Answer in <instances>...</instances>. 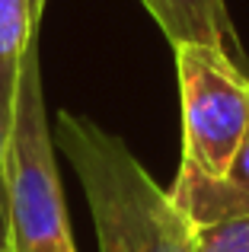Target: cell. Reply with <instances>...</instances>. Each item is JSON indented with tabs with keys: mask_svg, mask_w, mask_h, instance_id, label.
I'll list each match as a JSON object with an SVG mask.
<instances>
[{
	"mask_svg": "<svg viewBox=\"0 0 249 252\" xmlns=\"http://www.w3.org/2000/svg\"><path fill=\"white\" fill-rule=\"evenodd\" d=\"M144 10L156 19L166 42L179 45H205L220 48L240 64V38L224 0H141Z\"/></svg>",
	"mask_w": 249,
	"mask_h": 252,
	"instance_id": "5",
	"label": "cell"
},
{
	"mask_svg": "<svg viewBox=\"0 0 249 252\" xmlns=\"http://www.w3.org/2000/svg\"><path fill=\"white\" fill-rule=\"evenodd\" d=\"M6 198H10V252H77L64 214L61 176L48 131L38 32L29 38L19 58L10 144H6Z\"/></svg>",
	"mask_w": 249,
	"mask_h": 252,
	"instance_id": "2",
	"label": "cell"
},
{
	"mask_svg": "<svg viewBox=\"0 0 249 252\" xmlns=\"http://www.w3.org/2000/svg\"><path fill=\"white\" fill-rule=\"evenodd\" d=\"M19 67H0V252H10V198H6V144Z\"/></svg>",
	"mask_w": 249,
	"mask_h": 252,
	"instance_id": "7",
	"label": "cell"
},
{
	"mask_svg": "<svg viewBox=\"0 0 249 252\" xmlns=\"http://www.w3.org/2000/svg\"><path fill=\"white\" fill-rule=\"evenodd\" d=\"M173 51L182 93V163L227 179L249 128V77L220 48L179 45Z\"/></svg>",
	"mask_w": 249,
	"mask_h": 252,
	"instance_id": "3",
	"label": "cell"
},
{
	"mask_svg": "<svg viewBox=\"0 0 249 252\" xmlns=\"http://www.w3.org/2000/svg\"><path fill=\"white\" fill-rule=\"evenodd\" d=\"M42 0H0V67H19L29 38L38 32Z\"/></svg>",
	"mask_w": 249,
	"mask_h": 252,
	"instance_id": "6",
	"label": "cell"
},
{
	"mask_svg": "<svg viewBox=\"0 0 249 252\" xmlns=\"http://www.w3.org/2000/svg\"><path fill=\"white\" fill-rule=\"evenodd\" d=\"M55 141L80 179L99 252H192L186 217L122 137L83 115L58 112Z\"/></svg>",
	"mask_w": 249,
	"mask_h": 252,
	"instance_id": "1",
	"label": "cell"
},
{
	"mask_svg": "<svg viewBox=\"0 0 249 252\" xmlns=\"http://www.w3.org/2000/svg\"><path fill=\"white\" fill-rule=\"evenodd\" d=\"M227 179H230L233 185H240L243 191H249V128H246V134H243V144H240L237 157H233V163H230Z\"/></svg>",
	"mask_w": 249,
	"mask_h": 252,
	"instance_id": "8",
	"label": "cell"
},
{
	"mask_svg": "<svg viewBox=\"0 0 249 252\" xmlns=\"http://www.w3.org/2000/svg\"><path fill=\"white\" fill-rule=\"evenodd\" d=\"M169 198L186 217L192 252H249V191L179 163Z\"/></svg>",
	"mask_w": 249,
	"mask_h": 252,
	"instance_id": "4",
	"label": "cell"
}]
</instances>
